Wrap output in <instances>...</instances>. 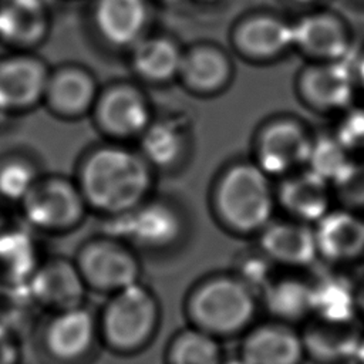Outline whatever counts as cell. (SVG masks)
I'll list each match as a JSON object with an SVG mask.
<instances>
[{"instance_id": "18", "label": "cell", "mask_w": 364, "mask_h": 364, "mask_svg": "<svg viewBox=\"0 0 364 364\" xmlns=\"http://www.w3.org/2000/svg\"><path fill=\"white\" fill-rule=\"evenodd\" d=\"M44 257L31 232L6 226L0 230V289L27 286Z\"/></svg>"}, {"instance_id": "27", "label": "cell", "mask_w": 364, "mask_h": 364, "mask_svg": "<svg viewBox=\"0 0 364 364\" xmlns=\"http://www.w3.org/2000/svg\"><path fill=\"white\" fill-rule=\"evenodd\" d=\"M223 358L220 340L189 324L178 330L165 348V364H220Z\"/></svg>"}, {"instance_id": "32", "label": "cell", "mask_w": 364, "mask_h": 364, "mask_svg": "<svg viewBox=\"0 0 364 364\" xmlns=\"http://www.w3.org/2000/svg\"><path fill=\"white\" fill-rule=\"evenodd\" d=\"M307 164L313 172L326 181L346 178L348 175V158L344 154L343 144L338 141H314Z\"/></svg>"}, {"instance_id": "12", "label": "cell", "mask_w": 364, "mask_h": 364, "mask_svg": "<svg viewBox=\"0 0 364 364\" xmlns=\"http://www.w3.org/2000/svg\"><path fill=\"white\" fill-rule=\"evenodd\" d=\"M257 247L284 270H303L318 260L313 225L291 218L272 220L257 235Z\"/></svg>"}, {"instance_id": "31", "label": "cell", "mask_w": 364, "mask_h": 364, "mask_svg": "<svg viewBox=\"0 0 364 364\" xmlns=\"http://www.w3.org/2000/svg\"><path fill=\"white\" fill-rule=\"evenodd\" d=\"M276 269L277 267L256 246L253 249L242 250L233 259L230 272L259 294L276 274Z\"/></svg>"}, {"instance_id": "4", "label": "cell", "mask_w": 364, "mask_h": 364, "mask_svg": "<svg viewBox=\"0 0 364 364\" xmlns=\"http://www.w3.org/2000/svg\"><path fill=\"white\" fill-rule=\"evenodd\" d=\"M220 226L235 236H257L270 222L274 193L257 165L240 164L225 172L213 198Z\"/></svg>"}, {"instance_id": "39", "label": "cell", "mask_w": 364, "mask_h": 364, "mask_svg": "<svg viewBox=\"0 0 364 364\" xmlns=\"http://www.w3.org/2000/svg\"><path fill=\"white\" fill-rule=\"evenodd\" d=\"M7 225H6V222H4V219H3V216L0 215V230H3L4 228H6Z\"/></svg>"}, {"instance_id": "38", "label": "cell", "mask_w": 364, "mask_h": 364, "mask_svg": "<svg viewBox=\"0 0 364 364\" xmlns=\"http://www.w3.org/2000/svg\"><path fill=\"white\" fill-rule=\"evenodd\" d=\"M358 81H360V85L364 90V57H363V60L360 63V67H358Z\"/></svg>"}, {"instance_id": "7", "label": "cell", "mask_w": 364, "mask_h": 364, "mask_svg": "<svg viewBox=\"0 0 364 364\" xmlns=\"http://www.w3.org/2000/svg\"><path fill=\"white\" fill-rule=\"evenodd\" d=\"M37 341L51 364H84L101 344L97 313L85 303L48 313Z\"/></svg>"}, {"instance_id": "26", "label": "cell", "mask_w": 364, "mask_h": 364, "mask_svg": "<svg viewBox=\"0 0 364 364\" xmlns=\"http://www.w3.org/2000/svg\"><path fill=\"white\" fill-rule=\"evenodd\" d=\"M46 95L55 111L78 115L91 107L95 98V82L84 71L64 70L48 78Z\"/></svg>"}, {"instance_id": "1", "label": "cell", "mask_w": 364, "mask_h": 364, "mask_svg": "<svg viewBox=\"0 0 364 364\" xmlns=\"http://www.w3.org/2000/svg\"><path fill=\"white\" fill-rule=\"evenodd\" d=\"M259 309V294L232 272L200 277L189 287L183 300L188 324L220 341L240 337L256 323Z\"/></svg>"}, {"instance_id": "34", "label": "cell", "mask_w": 364, "mask_h": 364, "mask_svg": "<svg viewBox=\"0 0 364 364\" xmlns=\"http://www.w3.org/2000/svg\"><path fill=\"white\" fill-rule=\"evenodd\" d=\"M21 346L17 331L0 321V364H20Z\"/></svg>"}, {"instance_id": "15", "label": "cell", "mask_w": 364, "mask_h": 364, "mask_svg": "<svg viewBox=\"0 0 364 364\" xmlns=\"http://www.w3.org/2000/svg\"><path fill=\"white\" fill-rule=\"evenodd\" d=\"M297 91L311 109L333 112L348 107L354 94V78L343 60L313 61L299 74Z\"/></svg>"}, {"instance_id": "22", "label": "cell", "mask_w": 364, "mask_h": 364, "mask_svg": "<svg viewBox=\"0 0 364 364\" xmlns=\"http://www.w3.org/2000/svg\"><path fill=\"white\" fill-rule=\"evenodd\" d=\"M94 18L100 34L115 46L135 43L146 23L144 0H97Z\"/></svg>"}, {"instance_id": "37", "label": "cell", "mask_w": 364, "mask_h": 364, "mask_svg": "<svg viewBox=\"0 0 364 364\" xmlns=\"http://www.w3.org/2000/svg\"><path fill=\"white\" fill-rule=\"evenodd\" d=\"M220 364H247V363L243 358H240L239 355H236V357H229V358L225 357Z\"/></svg>"}, {"instance_id": "9", "label": "cell", "mask_w": 364, "mask_h": 364, "mask_svg": "<svg viewBox=\"0 0 364 364\" xmlns=\"http://www.w3.org/2000/svg\"><path fill=\"white\" fill-rule=\"evenodd\" d=\"M27 289L36 306L47 313L81 306L88 293L74 259L65 256H46Z\"/></svg>"}, {"instance_id": "25", "label": "cell", "mask_w": 364, "mask_h": 364, "mask_svg": "<svg viewBox=\"0 0 364 364\" xmlns=\"http://www.w3.org/2000/svg\"><path fill=\"white\" fill-rule=\"evenodd\" d=\"M237 38L249 55L277 57L293 46V24L273 16H257L242 26Z\"/></svg>"}, {"instance_id": "40", "label": "cell", "mask_w": 364, "mask_h": 364, "mask_svg": "<svg viewBox=\"0 0 364 364\" xmlns=\"http://www.w3.org/2000/svg\"><path fill=\"white\" fill-rule=\"evenodd\" d=\"M296 1H299V3H313L316 0H296Z\"/></svg>"}, {"instance_id": "13", "label": "cell", "mask_w": 364, "mask_h": 364, "mask_svg": "<svg viewBox=\"0 0 364 364\" xmlns=\"http://www.w3.org/2000/svg\"><path fill=\"white\" fill-rule=\"evenodd\" d=\"M357 320H330L310 316L300 327L306 358L316 364L354 361L364 334Z\"/></svg>"}, {"instance_id": "8", "label": "cell", "mask_w": 364, "mask_h": 364, "mask_svg": "<svg viewBox=\"0 0 364 364\" xmlns=\"http://www.w3.org/2000/svg\"><path fill=\"white\" fill-rule=\"evenodd\" d=\"M30 228L44 233H65L85 216V199L80 188L61 178H48L33 185L20 202Z\"/></svg>"}, {"instance_id": "30", "label": "cell", "mask_w": 364, "mask_h": 364, "mask_svg": "<svg viewBox=\"0 0 364 364\" xmlns=\"http://www.w3.org/2000/svg\"><path fill=\"white\" fill-rule=\"evenodd\" d=\"M183 135L172 122L148 125L142 132V152L156 166H169L178 161L183 151Z\"/></svg>"}, {"instance_id": "28", "label": "cell", "mask_w": 364, "mask_h": 364, "mask_svg": "<svg viewBox=\"0 0 364 364\" xmlns=\"http://www.w3.org/2000/svg\"><path fill=\"white\" fill-rule=\"evenodd\" d=\"M183 55L168 38H148L136 44L134 51L135 70L148 80L166 81L181 71Z\"/></svg>"}, {"instance_id": "6", "label": "cell", "mask_w": 364, "mask_h": 364, "mask_svg": "<svg viewBox=\"0 0 364 364\" xmlns=\"http://www.w3.org/2000/svg\"><path fill=\"white\" fill-rule=\"evenodd\" d=\"M108 223L105 235L122 239L138 252L148 253L175 249L186 232L181 212L165 200H145L128 213L109 216Z\"/></svg>"}, {"instance_id": "33", "label": "cell", "mask_w": 364, "mask_h": 364, "mask_svg": "<svg viewBox=\"0 0 364 364\" xmlns=\"http://www.w3.org/2000/svg\"><path fill=\"white\" fill-rule=\"evenodd\" d=\"M36 171L26 162L11 159L0 165V198L20 203L37 182Z\"/></svg>"}, {"instance_id": "17", "label": "cell", "mask_w": 364, "mask_h": 364, "mask_svg": "<svg viewBox=\"0 0 364 364\" xmlns=\"http://www.w3.org/2000/svg\"><path fill=\"white\" fill-rule=\"evenodd\" d=\"M48 75L36 58L16 55L0 61V112L20 111L46 95Z\"/></svg>"}, {"instance_id": "21", "label": "cell", "mask_w": 364, "mask_h": 364, "mask_svg": "<svg viewBox=\"0 0 364 364\" xmlns=\"http://www.w3.org/2000/svg\"><path fill=\"white\" fill-rule=\"evenodd\" d=\"M326 272L310 277L311 316L330 320L358 318L355 311V282L343 267L330 266Z\"/></svg>"}, {"instance_id": "5", "label": "cell", "mask_w": 364, "mask_h": 364, "mask_svg": "<svg viewBox=\"0 0 364 364\" xmlns=\"http://www.w3.org/2000/svg\"><path fill=\"white\" fill-rule=\"evenodd\" d=\"M88 291L109 296L141 282L138 250L128 242L105 233L82 242L73 257Z\"/></svg>"}, {"instance_id": "19", "label": "cell", "mask_w": 364, "mask_h": 364, "mask_svg": "<svg viewBox=\"0 0 364 364\" xmlns=\"http://www.w3.org/2000/svg\"><path fill=\"white\" fill-rule=\"evenodd\" d=\"M260 306L270 318L290 324H301L311 316L310 280L291 273L274 274L259 293Z\"/></svg>"}, {"instance_id": "29", "label": "cell", "mask_w": 364, "mask_h": 364, "mask_svg": "<svg viewBox=\"0 0 364 364\" xmlns=\"http://www.w3.org/2000/svg\"><path fill=\"white\" fill-rule=\"evenodd\" d=\"M179 73L189 87L200 91H213L225 85L230 74V65L220 51L200 47L183 55Z\"/></svg>"}, {"instance_id": "41", "label": "cell", "mask_w": 364, "mask_h": 364, "mask_svg": "<svg viewBox=\"0 0 364 364\" xmlns=\"http://www.w3.org/2000/svg\"><path fill=\"white\" fill-rule=\"evenodd\" d=\"M0 114H1V112H0Z\"/></svg>"}, {"instance_id": "35", "label": "cell", "mask_w": 364, "mask_h": 364, "mask_svg": "<svg viewBox=\"0 0 364 364\" xmlns=\"http://www.w3.org/2000/svg\"><path fill=\"white\" fill-rule=\"evenodd\" d=\"M355 311L357 317L364 320V274L355 282Z\"/></svg>"}, {"instance_id": "10", "label": "cell", "mask_w": 364, "mask_h": 364, "mask_svg": "<svg viewBox=\"0 0 364 364\" xmlns=\"http://www.w3.org/2000/svg\"><path fill=\"white\" fill-rule=\"evenodd\" d=\"M237 355L247 364H304L307 361L300 328L270 318L256 321L240 336Z\"/></svg>"}, {"instance_id": "20", "label": "cell", "mask_w": 364, "mask_h": 364, "mask_svg": "<svg viewBox=\"0 0 364 364\" xmlns=\"http://www.w3.org/2000/svg\"><path fill=\"white\" fill-rule=\"evenodd\" d=\"M328 181L307 169L289 176L280 191L279 202L291 219L314 225L330 210Z\"/></svg>"}, {"instance_id": "24", "label": "cell", "mask_w": 364, "mask_h": 364, "mask_svg": "<svg viewBox=\"0 0 364 364\" xmlns=\"http://www.w3.org/2000/svg\"><path fill=\"white\" fill-rule=\"evenodd\" d=\"M47 28L44 0H0V40L27 47L38 43Z\"/></svg>"}, {"instance_id": "14", "label": "cell", "mask_w": 364, "mask_h": 364, "mask_svg": "<svg viewBox=\"0 0 364 364\" xmlns=\"http://www.w3.org/2000/svg\"><path fill=\"white\" fill-rule=\"evenodd\" d=\"M318 259L346 267L364 259V219L350 210H328L314 225Z\"/></svg>"}, {"instance_id": "2", "label": "cell", "mask_w": 364, "mask_h": 364, "mask_svg": "<svg viewBox=\"0 0 364 364\" xmlns=\"http://www.w3.org/2000/svg\"><path fill=\"white\" fill-rule=\"evenodd\" d=\"M151 183V172L138 155L108 146L85 161L80 191L87 206L109 218L128 213L145 202Z\"/></svg>"}, {"instance_id": "11", "label": "cell", "mask_w": 364, "mask_h": 364, "mask_svg": "<svg viewBox=\"0 0 364 364\" xmlns=\"http://www.w3.org/2000/svg\"><path fill=\"white\" fill-rule=\"evenodd\" d=\"M314 139L296 119L269 124L257 144V166L267 175H284L307 164Z\"/></svg>"}, {"instance_id": "36", "label": "cell", "mask_w": 364, "mask_h": 364, "mask_svg": "<svg viewBox=\"0 0 364 364\" xmlns=\"http://www.w3.org/2000/svg\"><path fill=\"white\" fill-rule=\"evenodd\" d=\"M354 361H355V364H364V334H363V337L360 340V346L357 348Z\"/></svg>"}, {"instance_id": "3", "label": "cell", "mask_w": 364, "mask_h": 364, "mask_svg": "<svg viewBox=\"0 0 364 364\" xmlns=\"http://www.w3.org/2000/svg\"><path fill=\"white\" fill-rule=\"evenodd\" d=\"M101 346L118 355L144 351L156 337L162 310L156 293L136 282L107 296L97 313Z\"/></svg>"}, {"instance_id": "23", "label": "cell", "mask_w": 364, "mask_h": 364, "mask_svg": "<svg viewBox=\"0 0 364 364\" xmlns=\"http://www.w3.org/2000/svg\"><path fill=\"white\" fill-rule=\"evenodd\" d=\"M98 112L105 129L119 136L141 134L149 122V109L144 97L129 87H117L107 92Z\"/></svg>"}, {"instance_id": "16", "label": "cell", "mask_w": 364, "mask_h": 364, "mask_svg": "<svg viewBox=\"0 0 364 364\" xmlns=\"http://www.w3.org/2000/svg\"><path fill=\"white\" fill-rule=\"evenodd\" d=\"M350 44V30L334 13H313L293 24V46L314 61L343 60Z\"/></svg>"}]
</instances>
